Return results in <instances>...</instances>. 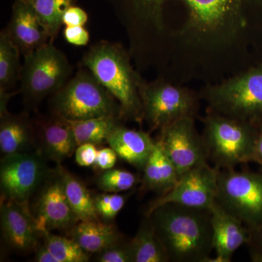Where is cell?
<instances>
[{
	"mask_svg": "<svg viewBox=\"0 0 262 262\" xmlns=\"http://www.w3.org/2000/svg\"><path fill=\"white\" fill-rule=\"evenodd\" d=\"M139 91L143 118L152 130H161L181 119L195 117L198 101L189 90L159 81L141 82Z\"/></svg>",
	"mask_w": 262,
	"mask_h": 262,
	"instance_id": "cell-8",
	"label": "cell"
},
{
	"mask_svg": "<svg viewBox=\"0 0 262 262\" xmlns=\"http://www.w3.org/2000/svg\"><path fill=\"white\" fill-rule=\"evenodd\" d=\"M5 29L24 56L46 46L51 39L35 12L23 0H15Z\"/></svg>",
	"mask_w": 262,
	"mask_h": 262,
	"instance_id": "cell-16",
	"label": "cell"
},
{
	"mask_svg": "<svg viewBox=\"0 0 262 262\" xmlns=\"http://www.w3.org/2000/svg\"><path fill=\"white\" fill-rule=\"evenodd\" d=\"M45 245L59 262L89 261V253L85 252L75 239L61 237L48 232L43 234Z\"/></svg>",
	"mask_w": 262,
	"mask_h": 262,
	"instance_id": "cell-27",
	"label": "cell"
},
{
	"mask_svg": "<svg viewBox=\"0 0 262 262\" xmlns=\"http://www.w3.org/2000/svg\"><path fill=\"white\" fill-rule=\"evenodd\" d=\"M34 10L50 37L55 38L63 25L66 10L75 0H23Z\"/></svg>",
	"mask_w": 262,
	"mask_h": 262,
	"instance_id": "cell-26",
	"label": "cell"
},
{
	"mask_svg": "<svg viewBox=\"0 0 262 262\" xmlns=\"http://www.w3.org/2000/svg\"><path fill=\"white\" fill-rule=\"evenodd\" d=\"M117 155L112 147L98 150L96 161L94 165L96 168L106 170L114 168L117 163Z\"/></svg>",
	"mask_w": 262,
	"mask_h": 262,
	"instance_id": "cell-34",
	"label": "cell"
},
{
	"mask_svg": "<svg viewBox=\"0 0 262 262\" xmlns=\"http://www.w3.org/2000/svg\"><path fill=\"white\" fill-rule=\"evenodd\" d=\"M41 139L45 155L58 163L71 158L77 147L69 122L55 116L42 125Z\"/></svg>",
	"mask_w": 262,
	"mask_h": 262,
	"instance_id": "cell-19",
	"label": "cell"
},
{
	"mask_svg": "<svg viewBox=\"0 0 262 262\" xmlns=\"http://www.w3.org/2000/svg\"><path fill=\"white\" fill-rule=\"evenodd\" d=\"M130 246L134 262L170 261L149 215H146Z\"/></svg>",
	"mask_w": 262,
	"mask_h": 262,
	"instance_id": "cell-21",
	"label": "cell"
},
{
	"mask_svg": "<svg viewBox=\"0 0 262 262\" xmlns=\"http://www.w3.org/2000/svg\"><path fill=\"white\" fill-rule=\"evenodd\" d=\"M203 122V138L213 166L224 170L253 162L258 127L212 111Z\"/></svg>",
	"mask_w": 262,
	"mask_h": 262,
	"instance_id": "cell-3",
	"label": "cell"
},
{
	"mask_svg": "<svg viewBox=\"0 0 262 262\" xmlns=\"http://www.w3.org/2000/svg\"><path fill=\"white\" fill-rule=\"evenodd\" d=\"M97 261L100 262H134L130 242L117 244L98 253Z\"/></svg>",
	"mask_w": 262,
	"mask_h": 262,
	"instance_id": "cell-30",
	"label": "cell"
},
{
	"mask_svg": "<svg viewBox=\"0 0 262 262\" xmlns=\"http://www.w3.org/2000/svg\"><path fill=\"white\" fill-rule=\"evenodd\" d=\"M211 111L259 127L262 125V67L205 90Z\"/></svg>",
	"mask_w": 262,
	"mask_h": 262,
	"instance_id": "cell-5",
	"label": "cell"
},
{
	"mask_svg": "<svg viewBox=\"0 0 262 262\" xmlns=\"http://www.w3.org/2000/svg\"><path fill=\"white\" fill-rule=\"evenodd\" d=\"M59 173L67 201L78 222L100 221L95 206L94 198L91 196L85 186L65 170L61 169Z\"/></svg>",
	"mask_w": 262,
	"mask_h": 262,
	"instance_id": "cell-23",
	"label": "cell"
},
{
	"mask_svg": "<svg viewBox=\"0 0 262 262\" xmlns=\"http://www.w3.org/2000/svg\"><path fill=\"white\" fill-rule=\"evenodd\" d=\"M1 229L5 242L18 251H29L37 244L35 217L27 204L3 199L1 204Z\"/></svg>",
	"mask_w": 262,
	"mask_h": 262,
	"instance_id": "cell-15",
	"label": "cell"
},
{
	"mask_svg": "<svg viewBox=\"0 0 262 262\" xmlns=\"http://www.w3.org/2000/svg\"><path fill=\"white\" fill-rule=\"evenodd\" d=\"M20 53L5 29L0 32V89L9 91L20 79Z\"/></svg>",
	"mask_w": 262,
	"mask_h": 262,
	"instance_id": "cell-25",
	"label": "cell"
},
{
	"mask_svg": "<svg viewBox=\"0 0 262 262\" xmlns=\"http://www.w3.org/2000/svg\"><path fill=\"white\" fill-rule=\"evenodd\" d=\"M215 202L250 229L262 227V171L220 170Z\"/></svg>",
	"mask_w": 262,
	"mask_h": 262,
	"instance_id": "cell-6",
	"label": "cell"
},
{
	"mask_svg": "<svg viewBox=\"0 0 262 262\" xmlns=\"http://www.w3.org/2000/svg\"><path fill=\"white\" fill-rule=\"evenodd\" d=\"M71 237L88 253H100L120 241L113 226L101 221H80L71 230Z\"/></svg>",
	"mask_w": 262,
	"mask_h": 262,
	"instance_id": "cell-20",
	"label": "cell"
},
{
	"mask_svg": "<svg viewBox=\"0 0 262 262\" xmlns=\"http://www.w3.org/2000/svg\"><path fill=\"white\" fill-rule=\"evenodd\" d=\"M220 170L208 164L187 172L170 191L151 202L146 215L168 203L211 210L215 202Z\"/></svg>",
	"mask_w": 262,
	"mask_h": 262,
	"instance_id": "cell-11",
	"label": "cell"
},
{
	"mask_svg": "<svg viewBox=\"0 0 262 262\" xmlns=\"http://www.w3.org/2000/svg\"><path fill=\"white\" fill-rule=\"evenodd\" d=\"M66 41L76 46H85L89 44L90 34L84 26L66 27L63 30Z\"/></svg>",
	"mask_w": 262,
	"mask_h": 262,
	"instance_id": "cell-31",
	"label": "cell"
},
{
	"mask_svg": "<svg viewBox=\"0 0 262 262\" xmlns=\"http://www.w3.org/2000/svg\"><path fill=\"white\" fill-rule=\"evenodd\" d=\"M253 162L260 165L262 171V125L258 127Z\"/></svg>",
	"mask_w": 262,
	"mask_h": 262,
	"instance_id": "cell-37",
	"label": "cell"
},
{
	"mask_svg": "<svg viewBox=\"0 0 262 262\" xmlns=\"http://www.w3.org/2000/svg\"><path fill=\"white\" fill-rule=\"evenodd\" d=\"M125 198L117 193L104 192L94 198L98 216L106 221L113 220L125 206Z\"/></svg>",
	"mask_w": 262,
	"mask_h": 262,
	"instance_id": "cell-29",
	"label": "cell"
},
{
	"mask_svg": "<svg viewBox=\"0 0 262 262\" xmlns=\"http://www.w3.org/2000/svg\"><path fill=\"white\" fill-rule=\"evenodd\" d=\"M67 122L73 131L77 146L88 143L96 145L106 142L110 134L120 125L118 116L102 117Z\"/></svg>",
	"mask_w": 262,
	"mask_h": 262,
	"instance_id": "cell-24",
	"label": "cell"
},
{
	"mask_svg": "<svg viewBox=\"0 0 262 262\" xmlns=\"http://www.w3.org/2000/svg\"><path fill=\"white\" fill-rule=\"evenodd\" d=\"M32 141V127L25 118L9 113L1 116L0 149L4 156L23 152Z\"/></svg>",
	"mask_w": 262,
	"mask_h": 262,
	"instance_id": "cell-22",
	"label": "cell"
},
{
	"mask_svg": "<svg viewBox=\"0 0 262 262\" xmlns=\"http://www.w3.org/2000/svg\"><path fill=\"white\" fill-rule=\"evenodd\" d=\"M24 57L20 81L25 101L39 102L56 94L70 80V62L51 42Z\"/></svg>",
	"mask_w": 262,
	"mask_h": 262,
	"instance_id": "cell-7",
	"label": "cell"
},
{
	"mask_svg": "<svg viewBox=\"0 0 262 262\" xmlns=\"http://www.w3.org/2000/svg\"><path fill=\"white\" fill-rule=\"evenodd\" d=\"M213 248L215 256L206 262H230L234 253L251 238V230L215 202L211 209Z\"/></svg>",
	"mask_w": 262,
	"mask_h": 262,
	"instance_id": "cell-14",
	"label": "cell"
},
{
	"mask_svg": "<svg viewBox=\"0 0 262 262\" xmlns=\"http://www.w3.org/2000/svg\"><path fill=\"white\" fill-rule=\"evenodd\" d=\"M117 100L88 69H81L58 92L51 106L55 117L67 121L118 116L122 110Z\"/></svg>",
	"mask_w": 262,
	"mask_h": 262,
	"instance_id": "cell-4",
	"label": "cell"
},
{
	"mask_svg": "<svg viewBox=\"0 0 262 262\" xmlns=\"http://www.w3.org/2000/svg\"><path fill=\"white\" fill-rule=\"evenodd\" d=\"M89 20L87 13L80 7L72 5L63 14V25L66 27L84 26Z\"/></svg>",
	"mask_w": 262,
	"mask_h": 262,
	"instance_id": "cell-33",
	"label": "cell"
},
{
	"mask_svg": "<svg viewBox=\"0 0 262 262\" xmlns=\"http://www.w3.org/2000/svg\"><path fill=\"white\" fill-rule=\"evenodd\" d=\"M136 10L151 20H159L168 0H130ZM189 8L194 27L202 31L214 30L237 15L245 0H183Z\"/></svg>",
	"mask_w": 262,
	"mask_h": 262,
	"instance_id": "cell-12",
	"label": "cell"
},
{
	"mask_svg": "<svg viewBox=\"0 0 262 262\" xmlns=\"http://www.w3.org/2000/svg\"><path fill=\"white\" fill-rule=\"evenodd\" d=\"M48 173L47 165L39 153L23 151L5 155L0 167L2 196L27 204Z\"/></svg>",
	"mask_w": 262,
	"mask_h": 262,
	"instance_id": "cell-9",
	"label": "cell"
},
{
	"mask_svg": "<svg viewBox=\"0 0 262 262\" xmlns=\"http://www.w3.org/2000/svg\"><path fill=\"white\" fill-rule=\"evenodd\" d=\"M35 261L38 262H59L46 245L38 248L36 253Z\"/></svg>",
	"mask_w": 262,
	"mask_h": 262,
	"instance_id": "cell-36",
	"label": "cell"
},
{
	"mask_svg": "<svg viewBox=\"0 0 262 262\" xmlns=\"http://www.w3.org/2000/svg\"><path fill=\"white\" fill-rule=\"evenodd\" d=\"M98 150L94 144H82L75 150V160L80 166H94Z\"/></svg>",
	"mask_w": 262,
	"mask_h": 262,
	"instance_id": "cell-32",
	"label": "cell"
},
{
	"mask_svg": "<svg viewBox=\"0 0 262 262\" xmlns=\"http://www.w3.org/2000/svg\"><path fill=\"white\" fill-rule=\"evenodd\" d=\"M158 140L177 169L179 179L209 164L204 139L196 130L194 117L181 119L162 129Z\"/></svg>",
	"mask_w": 262,
	"mask_h": 262,
	"instance_id": "cell-10",
	"label": "cell"
},
{
	"mask_svg": "<svg viewBox=\"0 0 262 262\" xmlns=\"http://www.w3.org/2000/svg\"><path fill=\"white\" fill-rule=\"evenodd\" d=\"M251 238L247 244L253 261L262 262V227L250 229Z\"/></svg>",
	"mask_w": 262,
	"mask_h": 262,
	"instance_id": "cell-35",
	"label": "cell"
},
{
	"mask_svg": "<svg viewBox=\"0 0 262 262\" xmlns=\"http://www.w3.org/2000/svg\"><path fill=\"white\" fill-rule=\"evenodd\" d=\"M36 213L37 229L42 235L51 229H72L78 222L67 201L60 173L41 192Z\"/></svg>",
	"mask_w": 262,
	"mask_h": 262,
	"instance_id": "cell-13",
	"label": "cell"
},
{
	"mask_svg": "<svg viewBox=\"0 0 262 262\" xmlns=\"http://www.w3.org/2000/svg\"><path fill=\"white\" fill-rule=\"evenodd\" d=\"M143 187L163 195L170 191L179 181L173 164L165 154L160 141H155L154 148L143 169Z\"/></svg>",
	"mask_w": 262,
	"mask_h": 262,
	"instance_id": "cell-18",
	"label": "cell"
},
{
	"mask_svg": "<svg viewBox=\"0 0 262 262\" xmlns=\"http://www.w3.org/2000/svg\"><path fill=\"white\" fill-rule=\"evenodd\" d=\"M82 62L84 68L117 100L122 115L138 120L142 118L139 91L142 81L120 46L105 41L96 43L84 53Z\"/></svg>",
	"mask_w": 262,
	"mask_h": 262,
	"instance_id": "cell-2",
	"label": "cell"
},
{
	"mask_svg": "<svg viewBox=\"0 0 262 262\" xmlns=\"http://www.w3.org/2000/svg\"><path fill=\"white\" fill-rule=\"evenodd\" d=\"M170 261L206 262L213 251L211 210L168 203L147 214Z\"/></svg>",
	"mask_w": 262,
	"mask_h": 262,
	"instance_id": "cell-1",
	"label": "cell"
},
{
	"mask_svg": "<svg viewBox=\"0 0 262 262\" xmlns=\"http://www.w3.org/2000/svg\"><path fill=\"white\" fill-rule=\"evenodd\" d=\"M106 143L124 161L143 170L155 144L147 133L120 125L108 136Z\"/></svg>",
	"mask_w": 262,
	"mask_h": 262,
	"instance_id": "cell-17",
	"label": "cell"
},
{
	"mask_svg": "<svg viewBox=\"0 0 262 262\" xmlns=\"http://www.w3.org/2000/svg\"><path fill=\"white\" fill-rule=\"evenodd\" d=\"M137 177L128 170L108 169L97 179V185L104 192L118 193L132 189L137 184Z\"/></svg>",
	"mask_w": 262,
	"mask_h": 262,
	"instance_id": "cell-28",
	"label": "cell"
}]
</instances>
